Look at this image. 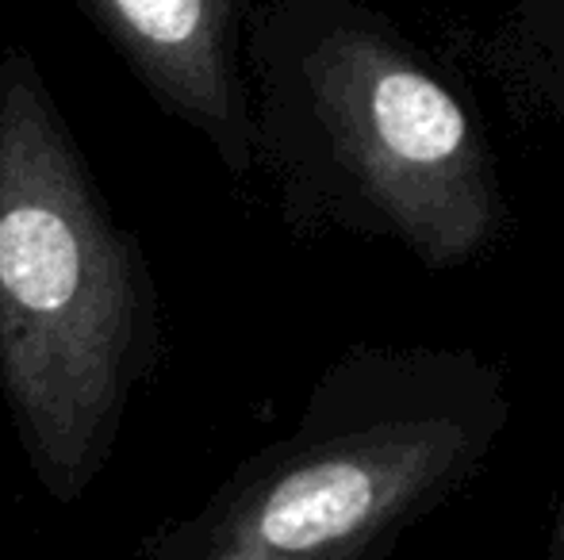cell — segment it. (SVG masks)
<instances>
[{
	"label": "cell",
	"mask_w": 564,
	"mask_h": 560,
	"mask_svg": "<svg viewBox=\"0 0 564 560\" xmlns=\"http://www.w3.org/2000/svg\"><path fill=\"white\" fill-rule=\"evenodd\" d=\"M162 299L51 85L0 54V399L39 487L74 507L162 365Z\"/></svg>",
	"instance_id": "6da1fadb"
},
{
	"label": "cell",
	"mask_w": 564,
	"mask_h": 560,
	"mask_svg": "<svg viewBox=\"0 0 564 560\" xmlns=\"http://www.w3.org/2000/svg\"><path fill=\"white\" fill-rule=\"evenodd\" d=\"M269 116L319 142L335 173L431 265L496 231V188L465 108L377 31L276 15L258 39ZM261 135H281L265 128Z\"/></svg>",
	"instance_id": "7a4b0ae2"
},
{
	"label": "cell",
	"mask_w": 564,
	"mask_h": 560,
	"mask_svg": "<svg viewBox=\"0 0 564 560\" xmlns=\"http://www.w3.org/2000/svg\"><path fill=\"white\" fill-rule=\"evenodd\" d=\"M468 464L457 422L304 426L208 503L139 541L147 560H346L426 510Z\"/></svg>",
	"instance_id": "3957f363"
},
{
	"label": "cell",
	"mask_w": 564,
	"mask_h": 560,
	"mask_svg": "<svg viewBox=\"0 0 564 560\" xmlns=\"http://www.w3.org/2000/svg\"><path fill=\"white\" fill-rule=\"evenodd\" d=\"M165 116L193 128L230 177L258 162L242 69V0H74Z\"/></svg>",
	"instance_id": "277c9868"
},
{
	"label": "cell",
	"mask_w": 564,
	"mask_h": 560,
	"mask_svg": "<svg viewBox=\"0 0 564 560\" xmlns=\"http://www.w3.org/2000/svg\"><path fill=\"white\" fill-rule=\"evenodd\" d=\"M561 549H564V523H561Z\"/></svg>",
	"instance_id": "5b68a950"
}]
</instances>
